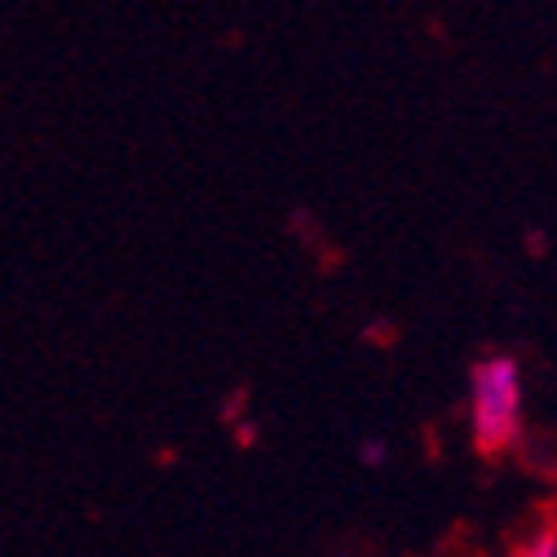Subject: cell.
Segmentation results:
<instances>
[{"label": "cell", "mask_w": 557, "mask_h": 557, "mask_svg": "<svg viewBox=\"0 0 557 557\" xmlns=\"http://www.w3.org/2000/svg\"><path fill=\"white\" fill-rule=\"evenodd\" d=\"M469 421L482 456H500L522 430V372L509 355H492L473 368L469 381Z\"/></svg>", "instance_id": "cell-1"}, {"label": "cell", "mask_w": 557, "mask_h": 557, "mask_svg": "<svg viewBox=\"0 0 557 557\" xmlns=\"http://www.w3.org/2000/svg\"><path fill=\"white\" fill-rule=\"evenodd\" d=\"M518 557H557V531H540V535H531V544H527Z\"/></svg>", "instance_id": "cell-2"}]
</instances>
